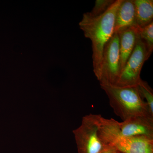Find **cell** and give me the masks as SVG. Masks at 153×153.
Wrapping results in <instances>:
<instances>
[{
    "label": "cell",
    "instance_id": "1",
    "mask_svg": "<svg viewBox=\"0 0 153 153\" xmlns=\"http://www.w3.org/2000/svg\"><path fill=\"white\" fill-rule=\"evenodd\" d=\"M122 1L115 0L109 8L99 16L85 13L79 23L85 38L90 39L92 44L93 71L98 80L101 74L103 49L114 34L116 14Z\"/></svg>",
    "mask_w": 153,
    "mask_h": 153
},
{
    "label": "cell",
    "instance_id": "12",
    "mask_svg": "<svg viewBox=\"0 0 153 153\" xmlns=\"http://www.w3.org/2000/svg\"><path fill=\"white\" fill-rule=\"evenodd\" d=\"M140 38L146 44L149 53L152 55L153 51V22L139 30Z\"/></svg>",
    "mask_w": 153,
    "mask_h": 153
},
{
    "label": "cell",
    "instance_id": "10",
    "mask_svg": "<svg viewBox=\"0 0 153 153\" xmlns=\"http://www.w3.org/2000/svg\"><path fill=\"white\" fill-rule=\"evenodd\" d=\"M136 25L139 29L153 22V0H134Z\"/></svg>",
    "mask_w": 153,
    "mask_h": 153
},
{
    "label": "cell",
    "instance_id": "6",
    "mask_svg": "<svg viewBox=\"0 0 153 153\" xmlns=\"http://www.w3.org/2000/svg\"><path fill=\"white\" fill-rule=\"evenodd\" d=\"M118 34L114 33L105 46L102 52L100 85L114 86L120 74Z\"/></svg>",
    "mask_w": 153,
    "mask_h": 153
},
{
    "label": "cell",
    "instance_id": "7",
    "mask_svg": "<svg viewBox=\"0 0 153 153\" xmlns=\"http://www.w3.org/2000/svg\"><path fill=\"white\" fill-rule=\"evenodd\" d=\"M122 134L128 137H143L153 139V117L136 116L119 122Z\"/></svg>",
    "mask_w": 153,
    "mask_h": 153
},
{
    "label": "cell",
    "instance_id": "9",
    "mask_svg": "<svg viewBox=\"0 0 153 153\" xmlns=\"http://www.w3.org/2000/svg\"><path fill=\"white\" fill-rule=\"evenodd\" d=\"M132 27H136L134 0H122L115 19L114 33Z\"/></svg>",
    "mask_w": 153,
    "mask_h": 153
},
{
    "label": "cell",
    "instance_id": "5",
    "mask_svg": "<svg viewBox=\"0 0 153 153\" xmlns=\"http://www.w3.org/2000/svg\"><path fill=\"white\" fill-rule=\"evenodd\" d=\"M151 55L146 44L139 35L134 49L114 86L119 87L136 86L141 79L140 73L143 66Z\"/></svg>",
    "mask_w": 153,
    "mask_h": 153
},
{
    "label": "cell",
    "instance_id": "14",
    "mask_svg": "<svg viewBox=\"0 0 153 153\" xmlns=\"http://www.w3.org/2000/svg\"><path fill=\"white\" fill-rule=\"evenodd\" d=\"M100 153H118V152L114 148L108 146L106 149H105L104 150L102 151Z\"/></svg>",
    "mask_w": 153,
    "mask_h": 153
},
{
    "label": "cell",
    "instance_id": "11",
    "mask_svg": "<svg viewBox=\"0 0 153 153\" xmlns=\"http://www.w3.org/2000/svg\"><path fill=\"white\" fill-rule=\"evenodd\" d=\"M137 88L142 98L146 102L149 112L153 116V91L149 84L141 79L137 85Z\"/></svg>",
    "mask_w": 153,
    "mask_h": 153
},
{
    "label": "cell",
    "instance_id": "3",
    "mask_svg": "<svg viewBox=\"0 0 153 153\" xmlns=\"http://www.w3.org/2000/svg\"><path fill=\"white\" fill-rule=\"evenodd\" d=\"M99 137L105 144L122 153H153V139L143 137L122 134L119 122L114 119L102 118Z\"/></svg>",
    "mask_w": 153,
    "mask_h": 153
},
{
    "label": "cell",
    "instance_id": "8",
    "mask_svg": "<svg viewBox=\"0 0 153 153\" xmlns=\"http://www.w3.org/2000/svg\"><path fill=\"white\" fill-rule=\"evenodd\" d=\"M139 29L137 27H132L118 33L119 38L121 72L135 47L139 36Z\"/></svg>",
    "mask_w": 153,
    "mask_h": 153
},
{
    "label": "cell",
    "instance_id": "2",
    "mask_svg": "<svg viewBox=\"0 0 153 153\" xmlns=\"http://www.w3.org/2000/svg\"><path fill=\"white\" fill-rule=\"evenodd\" d=\"M100 85L107 95L114 112L123 121L136 116L148 115L153 117L137 86L119 87Z\"/></svg>",
    "mask_w": 153,
    "mask_h": 153
},
{
    "label": "cell",
    "instance_id": "4",
    "mask_svg": "<svg viewBox=\"0 0 153 153\" xmlns=\"http://www.w3.org/2000/svg\"><path fill=\"white\" fill-rule=\"evenodd\" d=\"M102 117L101 114L86 115L81 125L73 131L78 153H100L108 146L99 137Z\"/></svg>",
    "mask_w": 153,
    "mask_h": 153
},
{
    "label": "cell",
    "instance_id": "15",
    "mask_svg": "<svg viewBox=\"0 0 153 153\" xmlns=\"http://www.w3.org/2000/svg\"><path fill=\"white\" fill-rule=\"evenodd\" d=\"M117 152H118V153H122L120 152H118V151H117Z\"/></svg>",
    "mask_w": 153,
    "mask_h": 153
},
{
    "label": "cell",
    "instance_id": "13",
    "mask_svg": "<svg viewBox=\"0 0 153 153\" xmlns=\"http://www.w3.org/2000/svg\"><path fill=\"white\" fill-rule=\"evenodd\" d=\"M115 0H96L95 5L90 13L93 16H98L104 13L114 3Z\"/></svg>",
    "mask_w": 153,
    "mask_h": 153
}]
</instances>
